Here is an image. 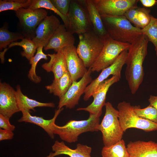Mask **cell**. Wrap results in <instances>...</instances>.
Returning a JSON list of instances; mask_svg holds the SVG:
<instances>
[{"label":"cell","instance_id":"obj_1","mask_svg":"<svg viewBox=\"0 0 157 157\" xmlns=\"http://www.w3.org/2000/svg\"><path fill=\"white\" fill-rule=\"evenodd\" d=\"M148 40L143 34L131 44L126 61L125 76L131 92L135 94L143 80V64L147 54Z\"/></svg>","mask_w":157,"mask_h":157},{"label":"cell","instance_id":"obj_2","mask_svg":"<svg viewBox=\"0 0 157 157\" xmlns=\"http://www.w3.org/2000/svg\"><path fill=\"white\" fill-rule=\"evenodd\" d=\"M101 17L108 35L114 40L131 44L142 34L141 29L133 26L124 15Z\"/></svg>","mask_w":157,"mask_h":157},{"label":"cell","instance_id":"obj_3","mask_svg":"<svg viewBox=\"0 0 157 157\" xmlns=\"http://www.w3.org/2000/svg\"><path fill=\"white\" fill-rule=\"evenodd\" d=\"M99 117L97 115L90 114L87 119L71 120L63 126H59L55 123L53 126V133L67 142H76L78 136L81 134L98 131L97 128L100 124Z\"/></svg>","mask_w":157,"mask_h":157},{"label":"cell","instance_id":"obj_4","mask_svg":"<svg viewBox=\"0 0 157 157\" xmlns=\"http://www.w3.org/2000/svg\"><path fill=\"white\" fill-rule=\"evenodd\" d=\"M104 116L97 128L102 135L104 146L109 147L122 140L124 132L118 119V112L109 102L106 103Z\"/></svg>","mask_w":157,"mask_h":157},{"label":"cell","instance_id":"obj_5","mask_svg":"<svg viewBox=\"0 0 157 157\" xmlns=\"http://www.w3.org/2000/svg\"><path fill=\"white\" fill-rule=\"evenodd\" d=\"M78 35L79 42L76 48L77 53L85 67L89 68L101 51L104 40L98 35L93 28Z\"/></svg>","mask_w":157,"mask_h":157},{"label":"cell","instance_id":"obj_6","mask_svg":"<svg viewBox=\"0 0 157 157\" xmlns=\"http://www.w3.org/2000/svg\"><path fill=\"white\" fill-rule=\"evenodd\" d=\"M118 119L124 132L131 128L139 129L145 132L157 130V124L138 116L134 110L133 106L128 102L123 101L117 106Z\"/></svg>","mask_w":157,"mask_h":157},{"label":"cell","instance_id":"obj_7","mask_svg":"<svg viewBox=\"0 0 157 157\" xmlns=\"http://www.w3.org/2000/svg\"><path fill=\"white\" fill-rule=\"evenodd\" d=\"M103 48L95 61L89 68L92 72H99L108 67L116 60L121 53L129 49L131 44L114 40L109 36L104 39Z\"/></svg>","mask_w":157,"mask_h":157},{"label":"cell","instance_id":"obj_8","mask_svg":"<svg viewBox=\"0 0 157 157\" xmlns=\"http://www.w3.org/2000/svg\"><path fill=\"white\" fill-rule=\"evenodd\" d=\"M19 19V32L24 38L32 40L35 35L36 29L41 21L48 15L47 11L43 8L35 9L21 8L15 11Z\"/></svg>","mask_w":157,"mask_h":157},{"label":"cell","instance_id":"obj_9","mask_svg":"<svg viewBox=\"0 0 157 157\" xmlns=\"http://www.w3.org/2000/svg\"><path fill=\"white\" fill-rule=\"evenodd\" d=\"M67 16L69 22L67 30L73 34L78 35L93 28L82 0H71Z\"/></svg>","mask_w":157,"mask_h":157},{"label":"cell","instance_id":"obj_10","mask_svg":"<svg viewBox=\"0 0 157 157\" xmlns=\"http://www.w3.org/2000/svg\"><path fill=\"white\" fill-rule=\"evenodd\" d=\"M90 68L84 76L78 81H73L66 93L60 98L58 105V108L64 106L69 109H72L78 104L80 98L84 93L88 85L92 81L91 76L92 72Z\"/></svg>","mask_w":157,"mask_h":157},{"label":"cell","instance_id":"obj_11","mask_svg":"<svg viewBox=\"0 0 157 157\" xmlns=\"http://www.w3.org/2000/svg\"><path fill=\"white\" fill-rule=\"evenodd\" d=\"M128 50H126L119 55L115 62L108 67L103 69L99 76L92 80L87 87L83 97L85 101L88 100L98 87L111 75H121L123 66L125 64Z\"/></svg>","mask_w":157,"mask_h":157},{"label":"cell","instance_id":"obj_12","mask_svg":"<svg viewBox=\"0 0 157 157\" xmlns=\"http://www.w3.org/2000/svg\"><path fill=\"white\" fill-rule=\"evenodd\" d=\"M121 78V75H113L110 78L105 80L93 93L92 96L93 100L92 102L87 107L78 108L77 110L86 111L89 114L100 117L102 113V108L106 103V94L109 88L113 84L119 81Z\"/></svg>","mask_w":157,"mask_h":157},{"label":"cell","instance_id":"obj_13","mask_svg":"<svg viewBox=\"0 0 157 157\" xmlns=\"http://www.w3.org/2000/svg\"><path fill=\"white\" fill-rule=\"evenodd\" d=\"M138 0H94L101 15H124L130 8L137 6Z\"/></svg>","mask_w":157,"mask_h":157},{"label":"cell","instance_id":"obj_14","mask_svg":"<svg viewBox=\"0 0 157 157\" xmlns=\"http://www.w3.org/2000/svg\"><path fill=\"white\" fill-rule=\"evenodd\" d=\"M60 24L59 19L53 15H48L42 20L38 26L35 36L32 40L38 47H45Z\"/></svg>","mask_w":157,"mask_h":157},{"label":"cell","instance_id":"obj_15","mask_svg":"<svg viewBox=\"0 0 157 157\" xmlns=\"http://www.w3.org/2000/svg\"><path fill=\"white\" fill-rule=\"evenodd\" d=\"M19 111L16 90L8 84L0 82V114L9 119Z\"/></svg>","mask_w":157,"mask_h":157},{"label":"cell","instance_id":"obj_16","mask_svg":"<svg viewBox=\"0 0 157 157\" xmlns=\"http://www.w3.org/2000/svg\"><path fill=\"white\" fill-rule=\"evenodd\" d=\"M63 51L65 55L67 70L73 81L81 78L88 70L77 53L74 45L64 48Z\"/></svg>","mask_w":157,"mask_h":157},{"label":"cell","instance_id":"obj_17","mask_svg":"<svg viewBox=\"0 0 157 157\" xmlns=\"http://www.w3.org/2000/svg\"><path fill=\"white\" fill-rule=\"evenodd\" d=\"M75 42L73 34L67 29L64 24H61L44 49L45 51L53 49L57 52L65 47L74 45Z\"/></svg>","mask_w":157,"mask_h":157},{"label":"cell","instance_id":"obj_18","mask_svg":"<svg viewBox=\"0 0 157 157\" xmlns=\"http://www.w3.org/2000/svg\"><path fill=\"white\" fill-rule=\"evenodd\" d=\"M53 152H50L46 157H55L61 155H66L70 157H91L92 149L86 145L78 143L76 147L72 149L67 146L63 141L56 140L52 146Z\"/></svg>","mask_w":157,"mask_h":157},{"label":"cell","instance_id":"obj_19","mask_svg":"<svg viewBox=\"0 0 157 157\" xmlns=\"http://www.w3.org/2000/svg\"><path fill=\"white\" fill-rule=\"evenodd\" d=\"M126 148L130 157H157V142L154 141H131Z\"/></svg>","mask_w":157,"mask_h":157},{"label":"cell","instance_id":"obj_20","mask_svg":"<svg viewBox=\"0 0 157 157\" xmlns=\"http://www.w3.org/2000/svg\"><path fill=\"white\" fill-rule=\"evenodd\" d=\"M63 108H58L55 111L53 117L50 119H46L42 117L32 116L29 112H22V116L18 120L19 122H24L34 124L38 126L47 133L49 137L53 139L54 134L53 131V126L55 123L56 120L60 113L63 111Z\"/></svg>","mask_w":157,"mask_h":157},{"label":"cell","instance_id":"obj_21","mask_svg":"<svg viewBox=\"0 0 157 157\" xmlns=\"http://www.w3.org/2000/svg\"><path fill=\"white\" fill-rule=\"evenodd\" d=\"M47 56L50 57V60L48 63L43 64L42 67L48 72H52L54 75V80H57L67 71L63 49L59 51L56 53L48 54Z\"/></svg>","mask_w":157,"mask_h":157},{"label":"cell","instance_id":"obj_22","mask_svg":"<svg viewBox=\"0 0 157 157\" xmlns=\"http://www.w3.org/2000/svg\"><path fill=\"white\" fill-rule=\"evenodd\" d=\"M82 1L87 10L93 30L98 35L104 39L108 35L94 0Z\"/></svg>","mask_w":157,"mask_h":157},{"label":"cell","instance_id":"obj_23","mask_svg":"<svg viewBox=\"0 0 157 157\" xmlns=\"http://www.w3.org/2000/svg\"><path fill=\"white\" fill-rule=\"evenodd\" d=\"M16 92L18 106L22 112H30L31 110L34 111V108L37 107H55V104L53 102L42 103L29 98L22 93L19 85L17 86Z\"/></svg>","mask_w":157,"mask_h":157},{"label":"cell","instance_id":"obj_24","mask_svg":"<svg viewBox=\"0 0 157 157\" xmlns=\"http://www.w3.org/2000/svg\"><path fill=\"white\" fill-rule=\"evenodd\" d=\"M72 82L67 70L59 79L54 80L51 84L46 86L45 88L49 93H53L60 98L66 93Z\"/></svg>","mask_w":157,"mask_h":157},{"label":"cell","instance_id":"obj_25","mask_svg":"<svg viewBox=\"0 0 157 157\" xmlns=\"http://www.w3.org/2000/svg\"><path fill=\"white\" fill-rule=\"evenodd\" d=\"M15 46H19L22 47L23 51L21 52V56L25 57L28 60L34 56L38 47L32 40L24 38L21 41L13 42L11 43L8 48L5 49L2 52H1L0 58L2 61H4V55L5 53L9 48Z\"/></svg>","mask_w":157,"mask_h":157},{"label":"cell","instance_id":"obj_26","mask_svg":"<svg viewBox=\"0 0 157 157\" xmlns=\"http://www.w3.org/2000/svg\"><path fill=\"white\" fill-rule=\"evenodd\" d=\"M101 154L102 157H130L123 139L110 146H104Z\"/></svg>","mask_w":157,"mask_h":157},{"label":"cell","instance_id":"obj_27","mask_svg":"<svg viewBox=\"0 0 157 157\" xmlns=\"http://www.w3.org/2000/svg\"><path fill=\"white\" fill-rule=\"evenodd\" d=\"M24 38L20 32L10 31L8 29L7 26L4 25L0 28V50L7 48L12 43Z\"/></svg>","mask_w":157,"mask_h":157},{"label":"cell","instance_id":"obj_28","mask_svg":"<svg viewBox=\"0 0 157 157\" xmlns=\"http://www.w3.org/2000/svg\"><path fill=\"white\" fill-rule=\"evenodd\" d=\"M42 47H39L37 49L35 55L29 60L31 66L28 75V78L32 81L36 83H39L41 81V77L38 76L36 72V67L39 61L42 59L47 60L48 58L47 54H46L43 51Z\"/></svg>","mask_w":157,"mask_h":157},{"label":"cell","instance_id":"obj_29","mask_svg":"<svg viewBox=\"0 0 157 157\" xmlns=\"http://www.w3.org/2000/svg\"><path fill=\"white\" fill-rule=\"evenodd\" d=\"M28 8L33 9L45 8L53 11L60 17L67 29H68L69 22L67 16H65L60 13L52 4L50 0H31V4Z\"/></svg>","mask_w":157,"mask_h":157},{"label":"cell","instance_id":"obj_30","mask_svg":"<svg viewBox=\"0 0 157 157\" xmlns=\"http://www.w3.org/2000/svg\"><path fill=\"white\" fill-rule=\"evenodd\" d=\"M141 30L142 34L146 36L149 41L154 44L157 56V18L151 15L150 23Z\"/></svg>","mask_w":157,"mask_h":157},{"label":"cell","instance_id":"obj_31","mask_svg":"<svg viewBox=\"0 0 157 157\" xmlns=\"http://www.w3.org/2000/svg\"><path fill=\"white\" fill-rule=\"evenodd\" d=\"M31 0H0V12L7 10L17 11L22 8L29 7Z\"/></svg>","mask_w":157,"mask_h":157},{"label":"cell","instance_id":"obj_32","mask_svg":"<svg viewBox=\"0 0 157 157\" xmlns=\"http://www.w3.org/2000/svg\"><path fill=\"white\" fill-rule=\"evenodd\" d=\"M150 9L138 7L135 17L131 23L137 28H143L150 23L151 16L149 14Z\"/></svg>","mask_w":157,"mask_h":157},{"label":"cell","instance_id":"obj_33","mask_svg":"<svg viewBox=\"0 0 157 157\" xmlns=\"http://www.w3.org/2000/svg\"><path fill=\"white\" fill-rule=\"evenodd\" d=\"M133 109L135 113L140 117L157 124V110L150 105L143 108H141L139 105L133 106Z\"/></svg>","mask_w":157,"mask_h":157},{"label":"cell","instance_id":"obj_34","mask_svg":"<svg viewBox=\"0 0 157 157\" xmlns=\"http://www.w3.org/2000/svg\"><path fill=\"white\" fill-rule=\"evenodd\" d=\"M52 4L61 14L67 16L71 0H50Z\"/></svg>","mask_w":157,"mask_h":157},{"label":"cell","instance_id":"obj_35","mask_svg":"<svg viewBox=\"0 0 157 157\" xmlns=\"http://www.w3.org/2000/svg\"><path fill=\"white\" fill-rule=\"evenodd\" d=\"M9 119L8 118L0 114V129L13 131L14 130L15 126L10 124Z\"/></svg>","mask_w":157,"mask_h":157},{"label":"cell","instance_id":"obj_36","mask_svg":"<svg viewBox=\"0 0 157 157\" xmlns=\"http://www.w3.org/2000/svg\"><path fill=\"white\" fill-rule=\"evenodd\" d=\"M14 136L13 131L0 129V141L12 139Z\"/></svg>","mask_w":157,"mask_h":157},{"label":"cell","instance_id":"obj_37","mask_svg":"<svg viewBox=\"0 0 157 157\" xmlns=\"http://www.w3.org/2000/svg\"><path fill=\"white\" fill-rule=\"evenodd\" d=\"M139 1L146 7H151L157 3V1L155 0H140Z\"/></svg>","mask_w":157,"mask_h":157},{"label":"cell","instance_id":"obj_38","mask_svg":"<svg viewBox=\"0 0 157 157\" xmlns=\"http://www.w3.org/2000/svg\"><path fill=\"white\" fill-rule=\"evenodd\" d=\"M150 105L154 107L157 110V96H150L148 99Z\"/></svg>","mask_w":157,"mask_h":157}]
</instances>
